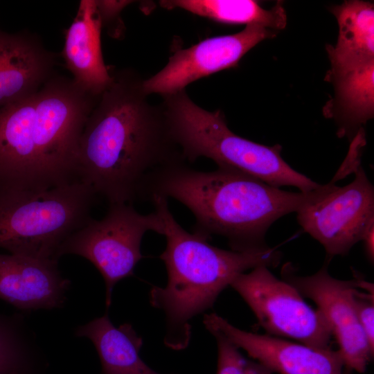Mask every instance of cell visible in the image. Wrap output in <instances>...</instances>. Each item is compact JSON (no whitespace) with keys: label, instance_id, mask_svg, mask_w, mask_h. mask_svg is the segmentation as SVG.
I'll use <instances>...</instances> for the list:
<instances>
[{"label":"cell","instance_id":"cell-1","mask_svg":"<svg viewBox=\"0 0 374 374\" xmlns=\"http://www.w3.org/2000/svg\"><path fill=\"white\" fill-rule=\"evenodd\" d=\"M111 72L112 82L99 96L80 139L79 177L109 204H132L148 199L163 168L185 160L161 105L148 102L144 79L132 69Z\"/></svg>","mask_w":374,"mask_h":374},{"label":"cell","instance_id":"cell-2","mask_svg":"<svg viewBox=\"0 0 374 374\" xmlns=\"http://www.w3.org/2000/svg\"><path fill=\"white\" fill-rule=\"evenodd\" d=\"M98 98L53 75L36 93L0 107V193L81 181L79 141Z\"/></svg>","mask_w":374,"mask_h":374},{"label":"cell","instance_id":"cell-3","mask_svg":"<svg viewBox=\"0 0 374 374\" xmlns=\"http://www.w3.org/2000/svg\"><path fill=\"white\" fill-rule=\"evenodd\" d=\"M323 187L286 191L232 168L205 172L181 161L157 175L148 199L157 195L178 201L195 217L194 233L206 240L222 236L231 250L245 251L268 247L265 235L271 225L314 199Z\"/></svg>","mask_w":374,"mask_h":374},{"label":"cell","instance_id":"cell-4","mask_svg":"<svg viewBox=\"0 0 374 374\" xmlns=\"http://www.w3.org/2000/svg\"><path fill=\"white\" fill-rule=\"evenodd\" d=\"M150 200L163 223L166 245L159 258L168 274L164 287L150 290V303L165 315L166 346L182 350L190 339L193 318L211 308L237 276L261 265L275 267L282 254L269 246L245 251L214 247L181 226L169 209L168 199L153 195Z\"/></svg>","mask_w":374,"mask_h":374},{"label":"cell","instance_id":"cell-5","mask_svg":"<svg viewBox=\"0 0 374 374\" xmlns=\"http://www.w3.org/2000/svg\"><path fill=\"white\" fill-rule=\"evenodd\" d=\"M162 97L161 107L171 137L186 161L205 157L217 166L234 168L271 186H294L303 193L321 186L284 161L281 145L267 146L235 134L220 110L202 108L186 89Z\"/></svg>","mask_w":374,"mask_h":374},{"label":"cell","instance_id":"cell-6","mask_svg":"<svg viewBox=\"0 0 374 374\" xmlns=\"http://www.w3.org/2000/svg\"><path fill=\"white\" fill-rule=\"evenodd\" d=\"M96 196L82 181L40 193H0V248L57 261L64 242L91 219Z\"/></svg>","mask_w":374,"mask_h":374},{"label":"cell","instance_id":"cell-7","mask_svg":"<svg viewBox=\"0 0 374 374\" xmlns=\"http://www.w3.org/2000/svg\"><path fill=\"white\" fill-rule=\"evenodd\" d=\"M148 231L163 234V220L155 210L142 214L131 204H109L102 219H90L64 242L58 256L74 254L89 260L105 280L109 307L115 285L132 276L143 258L141 244Z\"/></svg>","mask_w":374,"mask_h":374},{"label":"cell","instance_id":"cell-8","mask_svg":"<svg viewBox=\"0 0 374 374\" xmlns=\"http://www.w3.org/2000/svg\"><path fill=\"white\" fill-rule=\"evenodd\" d=\"M230 286L249 305L269 335L289 338L315 348L332 349L330 328L299 291L261 265L237 276Z\"/></svg>","mask_w":374,"mask_h":374},{"label":"cell","instance_id":"cell-9","mask_svg":"<svg viewBox=\"0 0 374 374\" xmlns=\"http://www.w3.org/2000/svg\"><path fill=\"white\" fill-rule=\"evenodd\" d=\"M353 181L337 186L325 184L319 195L296 212L303 231L317 240L332 258L346 255L374 224V187L361 163Z\"/></svg>","mask_w":374,"mask_h":374},{"label":"cell","instance_id":"cell-10","mask_svg":"<svg viewBox=\"0 0 374 374\" xmlns=\"http://www.w3.org/2000/svg\"><path fill=\"white\" fill-rule=\"evenodd\" d=\"M283 273L285 280L303 297L313 301L326 319L338 344L344 368L364 373L374 350L368 342L355 308L353 296L358 287V278L337 279L330 275L326 265L310 276L292 274L287 265Z\"/></svg>","mask_w":374,"mask_h":374},{"label":"cell","instance_id":"cell-11","mask_svg":"<svg viewBox=\"0 0 374 374\" xmlns=\"http://www.w3.org/2000/svg\"><path fill=\"white\" fill-rule=\"evenodd\" d=\"M278 31L257 24L246 25L239 33L215 36L175 51L167 64L144 79L146 95L175 93L189 84L217 71L237 66L240 60L257 44L276 36Z\"/></svg>","mask_w":374,"mask_h":374},{"label":"cell","instance_id":"cell-12","mask_svg":"<svg viewBox=\"0 0 374 374\" xmlns=\"http://www.w3.org/2000/svg\"><path fill=\"white\" fill-rule=\"evenodd\" d=\"M209 331H217L253 359L278 374H344V364L338 350L319 349L269 335L236 328L215 313L204 316Z\"/></svg>","mask_w":374,"mask_h":374},{"label":"cell","instance_id":"cell-13","mask_svg":"<svg viewBox=\"0 0 374 374\" xmlns=\"http://www.w3.org/2000/svg\"><path fill=\"white\" fill-rule=\"evenodd\" d=\"M55 64L35 35L0 29V107L36 93L53 75Z\"/></svg>","mask_w":374,"mask_h":374},{"label":"cell","instance_id":"cell-14","mask_svg":"<svg viewBox=\"0 0 374 374\" xmlns=\"http://www.w3.org/2000/svg\"><path fill=\"white\" fill-rule=\"evenodd\" d=\"M69 285L56 260L0 253V299L19 309L57 308Z\"/></svg>","mask_w":374,"mask_h":374},{"label":"cell","instance_id":"cell-15","mask_svg":"<svg viewBox=\"0 0 374 374\" xmlns=\"http://www.w3.org/2000/svg\"><path fill=\"white\" fill-rule=\"evenodd\" d=\"M101 28L95 0H81L73 22L65 31L61 53L75 83L96 97L112 82L111 69L103 56Z\"/></svg>","mask_w":374,"mask_h":374},{"label":"cell","instance_id":"cell-16","mask_svg":"<svg viewBox=\"0 0 374 374\" xmlns=\"http://www.w3.org/2000/svg\"><path fill=\"white\" fill-rule=\"evenodd\" d=\"M339 32L335 45H326L330 77L374 62V6L365 1H345L331 8Z\"/></svg>","mask_w":374,"mask_h":374},{"label":"cell","instance_id":"cell-17","mask_svg":"<svg viewBox=\"0 0 374 374\" xmlns=\"http://www.w3.org/2000/svg\"><path fill=\"white\" fill-rule=\"evenodd\" d=\"M333 84L334 97L323 108L326 118L333 119L337 136L350 142L374 115V62L343 73L325 77Z\"/></svg>","mask_w":374,"mask_h":374},{"label":"cell","instance_id":"cell-18","mask_svg":"<svg viewBox=\"0 0 374 374\" xmlns=\"http://www.w3.org/2000/svg\"><path fill=\"white\" fill-rule=\"evenodd\" d=\"M76 335L93 342L103 374H161L141 358L143 339L129 323L115 326L105 314L78 327Z\"/></svg>","mask_w":374,"mask_h":374},{"label":"cell","instance_id":"cell-19","mask_svg":"<svg viewBox=\"0 0 374 374\" xmlns=\"http://www.w3.org/2000/svg\"><path fill=\"white\" fill-rule=\"evenodd\" d=\"M166 8H181L193 14L226 24H257L278 31L285 28L287 15L283 1L266 10L251 0H173L161 1Z\"/></svg>","mask_w":374,"mask_h":374},{"label":"cell","instance_id":"cell-20","mask_svg":"<svg viewBox=\"0 0 374 374\" xmlns=\"http://www.w3.org/2000/svg\"><path fill=\"white\" fill-rule=\"evenodd\" d=\"M31 360L19 333L0 317V374H30Z\"/></svg>","mask_w":374,"mask_h":374},{"label":"cell","instance_id":"cell-21","mask_svg":"<svg viewBox=\"0 0 374 374\" xmlns=\"http://www.w3.org/2000/svg\"><path fill=\"white\" fill-rule=\"evenodd\" d=\"M217 345L215 374H273L266 366L242 355L239 348L217 331L210 332Z\"/></svg>","mask_w":374,"mask_h":374},{"label":"cell","instance_id":"cell-22","mask_svg":"<svg viewBox=\"0 0 374 374\" xmlns=\"http://www.w3.org/2000/svg\"><path fill=\"white\" fill-rule=\"evenodd\" d=\"M354 304L357 315L372 350H374V294L373 285L370 283L365 292L359 290L354 292Z\"/></svg>","mask_w":374,"mask_h":374},{"label":"cell","instance_id":"cell-23","mask_svg":"<svg viewBox=\"0 0 374 374\" xmlns=\"http://www.w3.org/2000/svg\"><path fill=\"white\" fill-rule=\"evenodd\" d=\"M131 1L95 0L97 12L102 27H106L110 36L120 38L124 33V24L121 18V11Z\"/></svg>","mask_w":374,"mask_h":374},{"label":"cell","instance_id":"cell-24","mask_svg":"<svg viewBox=\"0 0 374 374\" xmlns=\"http://www.w3.org/2000/svg\"><path fill=\"white\" fill-rule=\"evenodd\" d=\"M362 241L366 255L371 263L374 261V224H371L366 231Z\"/></svg>","mask_w":374,"mask_h":374}]
</instances>
